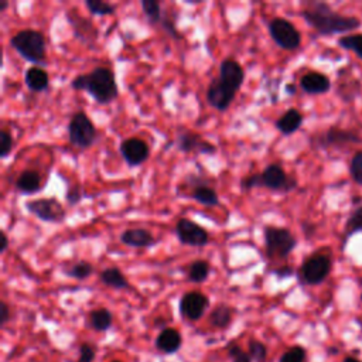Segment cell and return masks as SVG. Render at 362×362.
Masks as SVG:
<instances>
[{"label": "cell", "instance_id": "6da1fadb", "mask_svg": "<svg viewBox=\"0 0 362 362\" xmlns=\"http://www.w3.org/2000/svg\"><path fill=\"white\" fill-rule=\"evenodd\" d=\"M301 17L321 35L345 34L358 30L362 25L361 18L345 16L332 10L327 3L315 1L301 10Z\"/></svg>", "mask_w": 362, "mask_h": 362}, {"label": "cell", "instance_id": "7a4b0ae2", "mask_svg": "<svg viewBox=\"0 0 362 362\" xmlns=\"http://www.w3.org/2000/svg\"><path fill=\"white\" fill-rule=\"evenodd\" d=\"M71 86L75 90H85L100 105L113 102L119 95L115 74L106 66H96L88 74L76 75Z\"/></svg>", "mask_w": 362, "mask_h": 362}, {"label": "cell", "instance_id": "3957f363", "mask_svg": "<svg viewBox=\"0 0 362 362\" xmlns=\"http://www.w3.org/2000/svg\"><path fill=\"white\" fill-rule=\"evenodd\" d=\"M8 42H10V47L14 48L18 52V55L25 61L37 66L45 64V55H47L45 38L40 31L31 30V28L21 30L16 33Z\"/></svg>", "mask_w": 362, "mask_h": 362}, {"label": "cell", "instance_id": "277c9868", "mask_svg": "<svg viewBox=\"0 0 362 362\" xmlns=\"http://www.w3.org/2000/svg\"><path fill=\"white\" fill-rule=\"evenodd\" d=\"M331 269H332V260L329 253L320 250L304 259V262L301 263L297 272V277L303 284L317 286V284H321L328 277V274L331 273Z\"/></svg>", "mask_w": 362, "mask_h": 362}, {"label": "cell", "instance_id": "5b68a950", "mask_svg": "<svg viewBox=\"0 0 362 362\" xmlns=\"http://www.w3.org/2000/svg\"><path fill=\"white\" fill-rule=\"evenodd\" d=\"M266 253L273 259L287 257L297 246L296 236L287 228H277L267 225L263 229Z\"/></svg>", "mask_w": 362, "mask_h": 362}, {"label": "cell", "instance_id": "8992f818", "mask_svg": "<svg viewBox=\"0 0 362 362\" xmlns=\"http://www.w3.org/2000/svg\"><path fill=\"white\" fill-rule=\"evenodd\" d=\"M98 137V132L92 120L83 110H78L72 115L68 123V140L72 146L86 150Z\"/></svg>", "mask_w": 362, "mask_h": 362}, {"label": "cell", "instance_id": "52a82bcc", "mask_svg": "<svg viewBox=\"0 0 362 362\" xmlns=\"http://www.w3.org/2000/svg\"><path fill=\"white\" fill-rule=\"evenodd\" d=\"M269 34L273 41L283 49L293 51L301 44V34L296 25L283 17H274L267 24Z\"/></svg>", "mask_w": 362, "mask_h": 362}, {"label": "cell", "instance_id": "ba28073f", "mask_svg": "<svg viewBox=\"0 0 362 362\" xmlns=\"http://www.w3.org/2000/svg\"><path fill=\"white\" fill-rule=\"evenodd\" d=\"M25 209L40 221L51 223H59L66 216L65 208L55 198H38L27 201Z\"/></svg>", "mask_w": 362, "mask_h": 362}, {"label": "cell", "instance_id": "9c48e42d", "mask_svg": "<svg viewBox=\"0 0 362 362\" xmlns=\"http://www.w3.org/2000/svg\"><path fill=\"white\" fill-rule=\"evenodd\" d=\"M361 141V134L354 129H342L338 126L328 127L324 133L315 136L313 139V144L320 148H339L342 146L354 144Z\"/></svg>", "mask_w": 362, "mask_h": 362}, {"label": "cell", "instance_id": "30bf717a", "mask_svg": "<svg viewBox=\"0 0 362 362\" xmlns=\"http://www.w3.org/2000/svg\"><path fill=\"white\" fill-rule=\"evenodd\" d=\"M175 235H177L178 242L185 246L202 247L209 242V235H208L206 229H204L197 222H194L188 218H181L177 221Z\"/></svg>", "mask_w": 362, "mask_h": 362}, {"label": "cell", "instance_id": "8fae6325", "mask_svg": "<svg viewBox=\"0 0 362 362\" xmlns=\"http://www.w3.org/2000/svg\"><path fill=\"white\" fill-rule=\"evenodd\" d=\"M260 174L262 184L267 189L290 192L297 187L296 178L288 175L280 164H269Z\"/></svg>", "mask_w": 362, "mask_h": 362}, {"label": "cell", "instance_id": "7c38bea8", "mask_svg": "<svg viewBox=\"0 0 362 362\" xmlns=\"http://www.w3.org/2000/svg\"><path fill=\"white\" fill-rule=\"evenodd\" d=\"M208 307L209 298L201 291H188L180 300V314L189 321H198Z\"/></svg>", "mask_w": 362, "mask_h": 362}, {"label": "cell", "instance_id": "4fadbf2b", "mask_svg": "<svg viewBox=\"0 0 362 362\" xmlns=\"http://www.w3.org/2000/svg\"><path fill=\"white\" fill-rule=\"evenodd\" d=\"M120 154L130 167L141 165L150 157L148 144L139 137H130L120 143Z\"/></svg>", "mask_w": 362, "mask_h": 362}, {"label": "cell", "instance_id": "5bb4252c", "mask_svg": "<svg viewBox=\"0 0 362 362\" xmlns=\"http://www.w3.org/2000/svg\"><path fill=\"white\" fill-rule=\"evenodd\" d=\"M235 96H236V92L232 90L230 88H228L219 78L212 79L211 83L208 85L206 100L212 107H215L221 112L226 110L230 106Z\"/></svg>", "mask_w": 362, "mask_h": 362}, {"label": "cell", "instance_id": "9a60e30c", "mask_svg": "<svg viewBox=\"0 0 362 362\" xmlns=\"http://www.w3.org/2000/svg\"><path fill=\"white\" fill-rule=\"evenodd\" d=\"M177 147L182 153H198V154H214L216 153V146L202 139L198 133L182 132L177 137Z\"/></svg>", "mask_w": 362, "mask_h": 362}, {"label": "cell", "instance_id": "2e32d148", "mask_svg": "<svg viewBox=\"0 0 362 362\" xmlns=\"http://www.w3.org/2000/svg\"><path fill=\"white\" fill-rule=\"evenodd\" d=\"M219 79L228 88L238 93L245 81V71L238 61L232 58H225L219 65Z\"/></svg>", "mask_w": 362, "mask_h": 362}, {"label": "cell", "instance_id": "e0dca14e", "mask_svg": "<svg viewBox=\"0 0 362 362\" xmlns=\"http://www.w3.org/2000/svg\"><path fill=\"white\" fill-rule=\"evenodd\" d=\"M300 88L310 95H321L331 89V81L325 74L310 71L301 76Z\"/></svg>", "mask_w": 362, "mask_h": 362}, {"label": "cell", "instance_id": "ac0fdd59", "mask_svg": "<svg viewBox=\"0 0 362 362\" xmlns=\"http://www.w3.org/2000/svg\"><path fill=\"white\" fill-rule=\"evenodd\" d=\"M120 242L130 247H150L156 245V238L144 228H132L120 233Z\"/></svg>", "mask_w": 362, "mask_h": 362}, {"label": "cell", "instance_id": "d6986e66", "mask_svg": "<svg viewBox=\"0 0 362 362\" xmlns=\"http://www.w3.org/2000/svg\"><path fill=\"white\" fill-rule=\"evenodd\" d=\"M182 345V337L175 328H164L156 338V348L163 354H175Z\"/></svg>", "mask_w": 362, "mask_h": 362}, {"label": "cell", "instance_id": "ffe728a7", "mask_svg": "<svg viewBox=\"0 0 362 362\" xmlns=\"http://www.w3.org/2000/svg\"><path fill=\"white\" fill-rule=\"evenodd\" d=\"M303 119L304 117L300 110H297L296 107H290L276 120V129L283 136H290L301 127Z\"/></svg>", "mask_w": 362, "mask_h": 362}, {"label": "cell", "instance_id": "44dd1931", "mask_svg": "<svg viewBox=\"0 0 362 362\" xmlns=\"http://www.w3.org/2000/svg\"><path fill=\"white\" fill-rule=\"evenodd\" d=\"M16 189L21 194L30 195L41 189V175L37 170L27 168L18 174L16 180Z\"/></svg>", "mask_w": 362, "mask_h": 362}, {"label": "cell", "instance_id": "7402d4cb", "mask_svg": "<svg viewBox=\"0 0 362 362\" xmlns=\"http://www.w3.org/2000/svg\"><path fill=\"white\" fill-rule=\"evenodd\" d=\"M24 82L27 85V88L33 92H44L48 89L49 85V76L47 74L45 69H42L41 66L33 65L31 68H28L24 74Z\"/></svg>", "mask_w": 362, "mask_h": 362}, {"label": "cell", "instance_id": "603a6c76", "mask_svg": "<svg viewBox=\"0 0 362 362\" xmlns=\"http://www.w3.org/2000/svg\"><path fill=\"white\" fill-rule=\"evenodd\" d=\"M99 280H100L105 286L112 287V288H116V290H124V288H129V287H130L129 280H127L126 276L120 272V269L116 267V266H110V267L103 269V270L99 273Z\"/></svg>", "mask_w": 362, "mask_h": 362}, {"label": "cell", "instance_id": "cb8c5ba5", "mask_svg": "<svg viewBox=\"0 0 362 362\" xmlns=\"http://www.w3.org/2000/svg\"><path fill=\"white\" fill-rule=\"evenodd\" d=\"M191 198L195 199L198 204L205 206H216L219 205V197L218 192L209 187L208 184H197L191 191Z\"/></svg>", "mask_w": 362, "mask_h": 362}, {"label": "cell", "instance_id": "d4e9b609", "mask_svg": "<svg viewBox=\"0 0 362 362\" xmlns=\"http://www.w3.org/2000/svg\"><path fill=\"white\" fill-rule=\"evenodd\" d=\"M112 322H113V315L105 307L92 310L88 314V325L95 331H99V332L107 331L112 327Z\"/></svg>", "mask_w": 362, "mask_h": 362}, {"label": "cell", "instance_id": "484cf974", "mask_svg": "<svg viewBox=\"0 0 362 362\" xmlns=\"http://www.w3.org/2000/svg\"><path fill=\"white\" fill-rule=\"evenodd\" d=\"M66 18H68L69 23L72 24L76 37H79L81 40L89 42V41H90V37H92V40H95V38L98 37V33H96L95 27H93L92 23L88 21L86 18H83V17H81V16H78L76 18H72V17L68 16V14H66Z\"/></svg>", "mask_w": 362, "mask_h": 362}, {"label": "cell", "instance_id": "4316f807", "mask_svg": "<svg viewBox=\"0 0 362 362\" xmlns=\"http://www.w3.org/2000/svg\"><path fill=\"white\" fill-rule=\"evenodd\" d=\"M232 317H233L232 308L226 304H219L211 311L209 322L215 328H226L232 322Z\"/></svg>", "mask_w": 362, "mask_h": 362}, {"label": "cell", "instance_id": "83f0119b", "mask_svg": "<svg viewBox=\"0 0 362 362\" xmlns=\"http://www.w3.org/2000/svg\"><path fill=\"white\" fill-rule=\"evenodd\" d=\"M338 83V95L345 100L351 102L361 93V82L358 78H344Z\"/></svg>", "mask_w": 362, "mask_h": 362}, {"label": "cell", "instance_id": "f1b7e54d", "mask_svg": "<svg viewBox=\"0 0 362 362\" xmlns=\"http://www.w3.org/2000/svg\"><path fill=\"white\" fill-rule=\"evenodd\" d=\"M188 279L192 283H202L208 279L211 273V266L206 260L204 259H197L188 266Z\"/></svg>", "mask_w": 362, "mask_h": 362}, {"label": "cell", "instance_id": "f546056e", "mask_svg": "<svg viewBox=\"0 0 362 362\" xmlns=\"http://www.w3.org/2000/svg\"><path fill=\"white\" fill-rule=\"evenodd\" d=\"M362 232V205L356 206L345 222V230L342 240L346 242L352 235Z\"/></svg>", "mask_w": 362, "mask_h": 362}, {"label": "cell", "instance_id": "4dcf8cb0", "mask_svg": "<svg viewBox=\"0 0 362 362\" xmlns=\"http://www.w3.org/2000/svg\"><path fill=\"white\" fill-rule=\"evenodd\" d=\"M141 10L147 18V21L151 25H156L161 23L163 20V11H161V4L156 0H141Z\"/></svg>", "mask_w": 362, "mask_h": 362}, {"label": "cell", "instance_id": "1f68e13d", "mask_svg": "<svg viewBox=\"0 0 362 362\" xmlns=\"http://www.w3.org/2000/svg\"><path fill=\"white\" fill-rule=\"evenodd\" d=\"M338 45L344 49H349L362 59V34H346L338 38Z\"/></svg>", "mask_w": 362, "mask_h": 362}, {"label": "cell", "instance_id": "d6a6232c", "mask_svg": "<svg viewBox=\"0 0 362 362\" xmlns=\"http://www.w3.org/2000/svg\"><path fill=\"white\" fill-rule=\"evenodd\" d=\"M64 273L72 279L76 280H83L86 277H89L93 273V266L85 260H79L76 263H74L71 267L65 269Z\"/></svg>", "mask_w": 362, "mask_h": 362}, {"label": "cell", "instance_id": "836d02e7", "mask_svg": "<svg viewBox=\"0 0 362 362\" xmlns=\"http://www.w3.org/2000/svg\"><path fill=\"white\" fill-rule=\"evenodd\" d=\"M85 6L92 14H96V16H112L115 14V10H116L113 4L102 0H86Z\"/></svg>", "mask_w": 362, "mask_h": 362}, {"label": "cell", "instance_id": "e575fe53", "mask_svg": "<svg viewBox=\"0 0 362 362\" xmlns=\"http://www.w3.org/2000/svg\"><path fill=\"white\" fill-rule=\"evenodd\" d=\"M247 352L252 356V359L255 362H264L266 356H267V348L263 342L257 341V339H250L247 342Z\"/></svg>", "mask_w": 362, "mask_h": 362}, {"label": "cell", "instance_id": "d590c367", "mask_svg": "<svg viewBox=\"0 0 362 362\" xmlns=\"http://www.w3.org/2000/svg\"><path fill=\"white\" fill-rule=\"evenodd\" d=\"M307 358V352L303 346L300 345H294L291 348H288L280 358L279 362H305Z\"/></svg>", "mask_w": 362, "mask_h": 362}, {"label": "cell", "instance_id": "8d00e7d4", "mask_svg": "<svg viewBox=\"0 0 362 362\" xmlns=\"http://www.w3.org/2000/svg\"><path fill=\"white\" fill-rule=\"evenodd\" d=\"M349 174L354 182L362 185V150L356 151L349 163Z\"/></svg>", "mask_w": 362, "mask_h": 362}, {"label": "cell", "instance_id": "74e56055", "mask_svg": "<svg viewBox=\"0 0 362 362\" xmlns=\"http://www.w3.org/2000/svg\"><path fill=\"white\" fill-rule=\"evenodd\" d=\"M13 150V137L7 130L0 132V158H7Z\"/></svg>", "mask_w": 362, "mask_h": 362}, {"label": "cell", "instance_id": "f35d334b", "mask_svg": "<svg viewBox=\"0 0 362 362\" xmlns=\"http://www.w3.org/2000/svg\"><path fill=\"white\" fill-rule=\"evenodd\" d=\"M96 355V346L89 342H82L79 345V356L76 362H93Z\"/></svg>", "mask_w": 362, "mask_h": 362}, {"label": "cell", "instance_id": "ab89813d", "mask_svg": "<svg viewBox=\"0 0 362 362\" xmlns=\"http://www.w3.org/2000/svg\"><path fill=\"white\" fill-rule=\"evenodd\" d=\"M228 355L232 362H252V356L249 352L243 351L239 345H229L228 348Z\"/></svg>", "mask_w": 362, "mask_h": 362}, {"label": "cell", "instance_id": "60d3db41", "mask_svg": "<svg viewBox=\"0 0 362 362\" xmlns=\"http://www.w3.org/2000/svg\"><path fill=\"white\" fill-rule=\"evenodd\" d=\"M259 187H263V184H262V174L260 173H255V174L246 175L240 181V189L242 191H250V189L259 188Z\"/></svg>", "mask_w": 362, "mask_h": 362}, {"label": "cell", "instance_id": "b9f144b4", "mask_svg": "<svg viewBox=\"0 0 362 362\" xmlns=\"http://www.w3.org/2000/svg\"><path fill=\"white\" fill-rule=\"evenodd\" d=\"M160 24H161L163 30H164L170 37H173L174 40H181V38H182V35L178 33V30H177V27H175L174 20H171V18H168V17L165 16V17H163V20H161Z\"/></svg>", "mask_w": 362, "mask_h": 362}, {"label": "cell", "instance_id": "7bdbcfd3", "mask_svg": "<svg viewBox=\"0 0 362 362\" xmlns=\"http://www.w3.org/2000/svg\"><path fill=\"white\" fill-rule=\"evenodd\" d=\"M81 198H82V192H81L79 185H72V187L68 188V191H66V194H65V199H66V202H68L71 206L76 205V204L81 201Z\"/></svg>", "mask_w": 362, "mask_h": 362}, {"label": "cell", "instance_id": "ee69618b", "mask_svg": "<svg viewBox=\"0 0 362 362\" xmlns=\"http://www.w3.org/2000/svg\"><path fill=\"white\" fill-rule=\"evenodd\" d=\"M273 274L277 276L279 279H287V277H291L294 274V269L291 266H280L277 269L273 270Z\"/></svg>", "mask_w": 362, "mask_h": 362}, {"label": "cell", "instance_id": "f6af8a7d", "mask_svg": "<svg viewBox=\"0 0 362 362\" xmlns=\"http://www.w3.org/2000/svg\"><path fill=\"white\" fill-rule=\"evenodd\" d=\"M10 320V308L7 303L0 301V325H4Z\"/></svg>", "mask_w": 362, "mask_h": 362}, {"label": "cell", "instance_id": "bcb514c9", "mask_svg": "<svg viewBox=\"0 0 362 362\" xmlns=\"http://www.w3.org/2000/svg\"><path fill=\"white\" fill-rule=\"evenodd\" d=\"M0 235H1V245H0V252H1V253H4V252L7 250V247H8V238H7V235H6L4 232H1Z\"/></svg>", "mask_w": 362, "mask_h": 362}, {"label": "cell", "instance_id": "7dc6e473", "mask_svg": "<svg viewBox=\"0 0 362 362\" xmlns=\"http://www.w3.org/2000/svg\"><path fill=\"white\" fill-rule=\"evenodd\" d=\"M286 92H287L288 95H294V93H296V85L287 83V85H286Z\"/></svg>", "mask_w": 362, "mask_h": 362}, {"label": "cell", "instance_id": "c3c4849f", "mask_svg": "<svg viewBox=\"0 0 362 362\" xmlns=\"http://www.w3.org/2000/svg\"><path fill=\"white\" fill-rule=\"evenodd\" d=\"M342 362H362V361L358 359V358H355V356H346V358L342 359Z\"/></svg>", "mask_w": 362, "mask_h": 362}, {"label": "cell", "instance_id": "681fc988", "mask_svg": "<svg viewBox=\"0 0 362 362\" xmlns=\"http://www.w3.org/2000/svg\"><path fill=\"white\" fill-rule=\"evenodd\" d=\"M7 7H8V1H3V3H1V6H0V13H3Z\"/></svg>", "mask_w": 362, "mask_h": 362}, {"label": "cell", "instance_id": "f907efd6", "mask_svg": "<svg viewBox=\"0 0 362 362\" xmlns=\"http://www.w3.org/2000/svg\"><path fill=\"white\" fill-rule=\"evenodd\" d=\"M112 362H120V361H112Z\"/></svg>", "mask_w": 362, "mask_h": 362}, {"label": "cell", "instance_id": "816d5d0a", "mask_svg": "<svg viewBox=\"0 0 362 362\" xmlns=\"http://www.w3.org/2000/svg\"><path fill=\"white\" fill-rule=\"evenodd\" d=\"M361 284H362V279H361Z\"/></svg>", "mask_w": 362, "mask_h": 362}]
</instances>
